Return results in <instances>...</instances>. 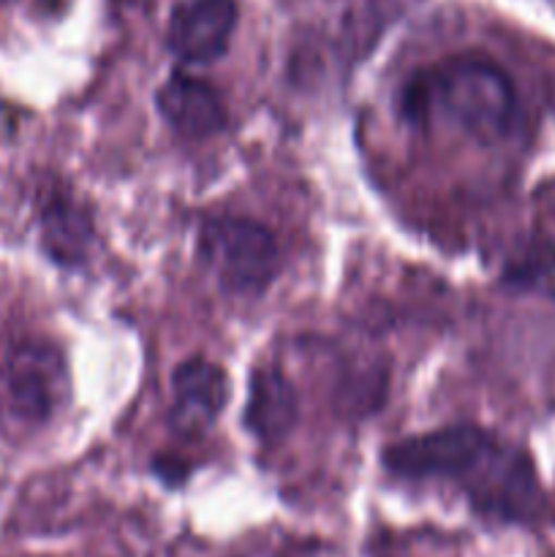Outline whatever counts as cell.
<instances>
[{"mask_svg":"<svg viewBox=\"0 0 555 557\" xmlns=\"http://www.w3.org/2000/svg\"><path fill=\"white\" fill-rule=\"evenodd\" d=\"M234 27V0H183L169 14L166 49L183 63L207 65L226 54Z\"/></svg>","mask_w":555,"mask_h":557,"instance_id":"6","label":"cell"},{"mask_svg":"<svg viewBox=\"0 0 555 557\" xmlns=\"http://www.w3.org/2000/svg\"><path fill=\"white\" fill-rule=\"evenodd\" d=\"M199 253L229 294L259 297L281 272V250L270 228L248 218H210L199 232Z\"/></svg>","mask_w":555,"mask_h":557,"instance_id":"2","label":"cell"},{"mask_svg":"<svg viewBox=\"0 0 555 557\" xmlns=\"http://www.w3.org/2000/svg\"><path fill=\"white\" fill-rule=\"evenodd\" d=\"M41 245L60 267H79L92 245V221L76 201L58 196L41 210Z\"/></svg>","mask_w":555,"mask_h":557,"instance_id":"10","label":"cell"},{"mask_svg":"<svg viewBox=\"0 0 555 557\" xmlns=\"http://www.w3.org/2000/svg\"><path fill=\"white\" fill-rule=\"evenodd\" d=\"M504 286L515 292L539 294V297L555 299V243L544 237L528 239L526 245L511 253L501 272Z\"/></svg>","mask_w":555,"mask_h":557,"instance_id":"11","label":"cell"},{"mask_svg":"<svg viewBox=\"0 0 555 557\" xmlns=\"http://www.w3.org/2000/svg\"><path fill=\"white\" fill-rule=\"evenodd\" d=\"M69 392L63 354L49 343H20L0 364V413L16 428H41Z\"/></svg>","mask_w":555,"mask_h":557,"instance_id":"3","label":"cell"},{"mask_svg":"<svg viewBox=\"0 0 555 557\" xmlns=\"http://www.w3.org/2000/svg\"><path fill=\"white\" fill-rule=\"evenodd\" d=\"M490 441L493 435L477 424H452L392 444L384 451V466L406 479H466Z\"/></svg>","mask_w":555,"mask_h":557,"instance_id":"4","label":"cell"},{"mask_svg":"<svg viewBox=\"0 0 555 557\" xmlns=\"http://www.w3.org/2000/svg\"><path fill=\"white\" fill-rule=\"evenodd\" d=\"M400 107L411 123L446 120L482 145L506 139L520 117L509 74L484 54H455L422 69L403 87Z\"/></svg>","mask_w":555,"mask_h":557,"instance_id":"1","label":"cell"},{"mask_svg":"<svg viewBox=\"0 0 555 557\" xmlns=\"http://www.w3.org/2000/svg\"><path fill=\"white\" fill-rule=\"evenodd\" d=\"M229 403V379L221 364L205 357L185 359L172 373L169 424L185 438L207 433Z\"/></svg>","mask_w":555,"mask_h":557,"instance_id":"7","label":"cell"},{"mask_svg":"<svg viewBox=\"0 0 555 557\" xmlns=\"http://www.w3.org/2000/svg\"><path fill=\"white\" fill-rule=\"evenodd\" d=\"M299 419L297 392L278 368H261L250 375L245 428L261 444H278L294 430Z\"/></svg>","mask_w":555,"mask_h":557,"instance_id":"9","label":"cell"},{"mask_svg":"<svg viewBox=\"0 0 555 557\" xmlns=\"http://www.w3.org/2000/svg\"><path fill=\"white\" fill-rule=\"evenodd\" d=\"M462 482H468L479 506L504 520H531L542 506V487L531 457L522 449L504 446L498 438L490 441Z\"/></svg>","mask_w":555,"mask_h":557,"instance_id":"5","label":"cell"},{"mask_svg":"<svg viewBox=\"0 0 555 557\" xmlns=\"http://www.w3.org/2000/svg\"><path fill=\"white\" fill-rule=\"evenodd\" d=\"M161 117L185 139H205L226 125V109L215 87L188 74H172L156 92Z\"/></svg>","mask_w":555,"mask_h":557,"instance_id":"8","label":"cell"}]
</instances>
